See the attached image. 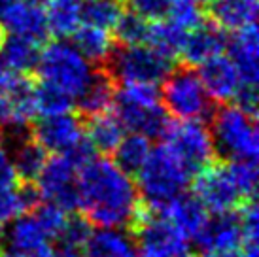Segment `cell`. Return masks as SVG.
<instances>
[{
  "label": "cell",
  "mask_w": 259,
  "mask_h": 257,
  "mask_svg": "<svg viewBox=\"0 0 259 257\" xmlns=\"http://www.w3.org/2000/svg\"><path fill=\"white\" fill-rule=\"evenodd\" d=\"M78 208L91 225L131 231L142 199L131 174L110 159L93 157L78 172Z\"/></svg>",
  "instance_id": "6da1fadb"
},
{
  "label": "cell",
  "mask_w": 259,
  "mask_h": 257,
  "mask_svg": "<svg viewBox=\"0 0 259 257\" xmlns=\"http://www.w3.org/2000/svg\"><path fill=\"white\" fill-rule=\"evenodd\" d=\"M193 195L212 214L233 212L255 199L257 161H214L193 176Z\"/></svg>",
  "instance_id": "7a4b0ae2"
},
{
  "label": "cell",
  "mask_w": 259,
  "mask_h": 257,
  "mask_svg": "<svg viewBox=\"0 0 259 257\" xmlns=\"http://www.w3.org/2000/svg\"><path fill=\"white\" fill-rule=\"evenodd\" d=\"M212 142L222 161H257L259 133L255 115L237 104H223L210 115Z\"/></svg>",
  "instance_id": "3957f363"
},
{
  "label": "cell",
  "mask_w": 259,
  "mask_h": 257,
  "mask_svg": "<svg viewBox=\"0 0 259 257\" xmlns=\"http://www.w3.org/2000/svg\"><path fill=\"white\" fill-rule=\"evenodd\" d=\"M114 114L125 131L148 138L163 136L168 127V114L161 104V95L153 83H121L115 89Z\"/></svg>",
  "instance_id": "277c9868"
},
{
  "label": "cell",
  "mask_w": 259,
  "mask_h": 257,
  "mask_svg": "<svg viewBox=\"0 0 259 257\" xmlns=\"http://www.w3.org/2000/svg\"><path fill=\"white\" fill-rule=\"evenodd\" d=\"M137 187L142 204L150 210L161 212L189 186V172L180 164L165 146L150 151V155L137 172Z\"/></svg>",
  "instance_id": "5b68a950"
},
{
  "label": "cell",
  "mask_w": 259,
  "mask_h": 257,
  "mask_svg": "<svg viewBox=\"0 0 259 257\" xmlns=\"http://www.w3.org/2000/svg\"><path fill=\"white\" fill-rule=\"evenodd\" d=\"M34 70L40 81L57 87L76 100L91 79L95 68L72 44L57 40L40 50Z\"/></svg>",
  "instance_id": "8992f818"
},
{
  "label": "cell",
  "mask_w": 259,
  "mask_h": 257,
  "mask_svg": "<svg viewBox=\"0 0 259 257\" xmlns=\"http://www.w3.org/2000/svg\"><path fill=\"white\" fill-rule=\"evenodd\" d=\"M159 95L166 114L180 121H204L210 119V115L216 110L214 100L206 93L199 74L187 64L168 72V76L163 79V89Z\"/></svg>",
  "instance_id": "52a82bcc"
},
{
  "label": "cell",
  "mask_w": 259,
  "mask_h": 257,
  "mask_svg": "<svg viewBox=\"0 0 259 257\" xmlns=\"http://www.w3.org/2000/svg\"><path fill=\"white\" fill-rule=\"evenodd\" d=\"M106 68L119 83H153L157 85L174 68V59L163 55L148 44L115 48Z\"/></svg>",
  "instance_id": "ba28073f"
},
{
  "label": "cell",
  "mask_w": 259,
  "mask_h": 257,
  "mask_svg": "<svg viewBox=\"0 0 259 257\" xmlns=\"http://www.w3.org/2000/svg\"><path fill=\"white\" fill-rule=\"evenodd\" d=\"M140 257H193L189 240L165 214L142 204L135 225L131 227Z\"/></svg>",
  "instance_id": "9c48e42d"
},
{
  "label": "cell",
  "mask_w": 259,
  "mask_h": 257,
  "mask_svg": "<svg viewBox=\"0 0 259 257\" xmlns=\"http://www.w3.org/2000/svg\"><path fill=\"white\" fill-rule=\"evenodd\" d=\"M161 138L165 140L163 146L180 161L191 178L218 159L210 128L204 125V121L178 119L168 123Z\"/></svg>",
  "instance_id": "30bf717a"
},
{
  "label": "cell",
  "mask_w": 259,
  "mask_h": 257,
  "mask_svg": "<svg viewBox=\"0 0 259 257\" xmlns=\"http://www.w3.org/2000/svg\"><path fill=\"white\" fill-rule=\"evenodd\" d=\"M78 172L79 168L72 159L65 153H57L44 163L34 186L46 202L74 212L78 210Z\"/></svg>",
  "instance_id": "8fae6325"
},
{
  "label": "cell",
  "mask_w": 259,
  "mask_h": 257,
  "mask_svg": "<svg viewBox=\"0 0 259 257\" xmlns=\"http://www.w3.org/2000/svg\"><path fill=\"white\" fill-rule=\"evenodd\" d=\"M30 136L50 153H66L85 138V123L72 112L42 115L30 128Z\"/></svg>",
  "instance_id": "7c38bea8"
},
{
  "label": "cell",
  "mask_w": 259,
  "mask_h": 257,
  "mask_svg": "<svg viewBox=\"0 0 259 257\" xmlns=\"http://www.w3.org/2000/svg\"><path fill=\"white\" fill-rule=\"evenodd\" d=\"M193 240L204 251V255L238 250L242 246V225L238 210L208 216Z\"/></svg>",
  "instance_id": "4fadbf2b"
},
{
  "label": "cell",
  "mask_w": 259,
  "mask_h": 257,
  "mask_svg": "<svg viewBox=\"0 0 259 257\" xmlns=\"http://www.w3.org/2000/svg\"><path fill=\"white\" fill-rule=\"evenodd\" d=\"M0 27L6 34L21 36L36 44L48 40V25L44 8L27 0H14L0 15Z\"/></svg>",
  "instance_id": "5bb4252c"
},
{
  "label": "cell",
  "mask_w": 259,
  "mask_h": 257,
  "mask_svg": "<svg viewBox=\"0 0 259 257\" xmlns=\"http://www.w3.org/2000/svg\"><path fill=\"white\" fill-rule=\"evenodd\" d=\"M227 57L238 74L240 85L257 87L259 79V36L257 27H246L233 32L227 40Z\"/></svg>",
  "instance_id": "9a60e30c"
},
{
  "label": "cell",
  "mask_w": 259,
  "mask_h": 257,
  "mask_svg": "<svg viewBox=\"0 0 259 257\" xmlns=\"http://www.w3.org/2000/svg\"><path fill=\"white\" fill-rule=\"evenodd\" d=\"M227 46V36L212 21H202L201 25L187 30L186 42L180 51V57L187 66H201L208 59L222 55Z\"/></svg>",
  "instance_id": "2e32d148"
},
{
  "label": "cell",
  "mask_w": 259,
  "mask_h": 257,
  "mask_svg": "<svg viewBox=\"0 0 259 257\" xmlns=\"http://www.w3.org/2000/svg\"><path fill=\"white\" fill-rule=\"evenodd\" d=\"M6 240L8 250L12 251L53 257V246L50 244V236L40 227L32 212H25L12 220V225L6 233Z\"/></svg>",
  "instance_id": "e0dca14e"
},
{
  "label": "cell",
  "mask_w": 259,
  "mask_h": 257,
  "mask_svg": "<svg viewBox=\"0 0 259 257\" xmlns=\"http://www.w3.org/2000/svg\"><path fill=\"white\" fill-rule=\"evenodd\" d=\"M199 68L201 70L197 74H199L206 93L210 95V99L220 100V102H229L235 99L238 87H240V79H238V74L229 57H225L223 53L216 55V57L208 59L206 63H202Z\"/></svg>",
  "instance_id": "ac0fdd59"
},
{
  "label": "cell",
  "mask_w": 259,
  "mask_h": 257,
  "mask_svg": "<svg viewBox=\"0 0 259 257\" xmlns=\"http://www.w3.org/2000/svg\"><path fill=\"white\" fill-rule=\"evenodd\" d=\"M85 257H140L137 240L131 231L115 227H99L83 244Z\"/></svg>",
  "instance_id": "d6986e66"
},
{
  "label": "cell",
  "mask_w": 259,
  "mask_h": 257,
  "mask_svg": "<svg viewBox=\"0 0 259 257\" xmlns=\"http://www.w3.org/2000/svg\"><path fill=\"white\" fill-rule=\"evenodd\" d=\"M115 89H117V81L110 74L108 68L97 66L91 74V79L83 87V91L74 100L78 104L79 114L83 117H91V115L108 112L114 104Z\"/></svg>",
  "instance_id": "ffe728a7"
},
{
  "label": "cell",
  "mask_w": 259,
  "mask_h": 257,
  "mask_svg": "<svg viewBox=\"0 0 259 257\" xmlns=\"http://www.w3.org/2000/svg\"><path fill=\"white\" fill-rule=\"evenodd\" d=\"M259 0H208L206 14L214 25L222 30L237 32L255 25Z\"/></svg>",
  "instance_id": "44dd1931"
},
{
  "label": "cell",
  "mask_w": 259,
  "mask_h": 257,
  "mask_svg": "<svg viewBox=\"0 0 259 257\" xmlns=\"http://www.w3.org/2000/svg\"><path fill=\"white\" fill-rule=\"evenodd\" d=\"M161 214L166 216V220L186 236L187 240H193L195 235L201 231L208 218V210L202 206V202L193 193H180L176 199H172L166 204Z\"/></svg>",
  "instance_id": "7402d4cb"
},
{
  "label": "cell",
  "mask_w": 259,
  "mask_h": 257,
  "mask_svg": "<svg viewBox=\"0 0 259 257\" xmlns=\"http://www.w3.org/2000/svg\"><path fill=\"white\" fill-rule=\"evenodd\" d=\"M72 46L89 61L97 66H106L110 55L115 50V38L112 30L99 29L93 25L81 23L78 29L72 32Z\"/></svg>",
  "instance_id": "603a6c76"
},
{
  "label": "cell",
  "mask_w": 259,
  "mask_h": 257,
  "mask_svg": "<svg viewBox=\"0 0 259 257\" xmlns=\"http://www.w3.org/2000/svg\"><path fill=\"white\" fill-rule=\"evenodd\" d=\"M14 170L21 182H34L42 170L44 163L48 161V151L32 138V136H19L14 144L12 151H8Z\"/></svg>",
  "instance_id": "cb8c5ba5"
},
{
  "label": "cell",
  "mask_w": 259,
  "mask_h": 257,
  "mask_svg": "<svg viewBox=\"0 0 259 257\" xmlns=\"http://www.w3.org/2000/svg\"><path fill=\"white\" fill-rule=\"evenodd\" d=\"M125 136V127L117 119L114 112H102V114L87 117L85 123V138L87 142L99 153H112L115 146Z\"/></svg>",
  "instance_id": "d4e9b609"
},
{
  "label": "cell",
  "mask_w": 259,
  "mask_h": 257,
  "mask_svg": "<svg viewBox=\"0 0 259 257\" xmlns=\"http://www.w3.org/2000/svg\"><path fill=\"white\" fill-rule=\"evenodd\" d=\"M44 15L51 36L70 38L81 25V0H46Z\"/></svg>",
  "instance_id": "484cf974"
},
{
  "label": "cell",
  "mask_w": 259,
  "mask_h": 257,
  "mask_svg": "<svg viewBox=\"0 0 259 257\" xmlns=\"http://www.w3.org/2000/svg\"><path fill=\"white\" fill-rule=\"evenodd\" d=\"M40 44L21 38V36L6 34L0 44V64L8 70L19 72V74H30L36 68Z\"/></svg>",
  "instance_id": "4316f807"
},
{
  "label": "cell",
  "mask_w": 259,
  "mask_h": 257,
  "mask_svg": "<svg viewBox=\"0 0 259 257\" xmlns=\"http://www.w3.org/2000/svg\"><path fill=\"white\" fill-rule=\"evenodd\" d=\"M187 30L178 27L176 23L170 19H159V21H150L148 25V34H146V42L151 46L153 50L161 51L163 55L170 59L180 57V51L186 42Z\"/></svg>",
  "instance_id": "83f0119b"
},
{
  "label": "cell",
  "mask_w": 259,
  "mask_h": 257,
  "mask_svg": "<svg viewBox=\"0 0 259 257\" xmlns=\"http://www.w3.org/2000/svg\"><path fill=\"white\" fill-rule=\"evenodd\" d=\"M151 146H150V138L144 135H138V133H133L129 136H123L119 144L115 146L114 153L115 161L114 163L125 170L127 174H135L142 168V164L146 163V159L150 155Z\"/></svg>",
  "instance_id": "f1b7e54d"
},
{
  "label": "cell",
  "mask_w": 259,
  "mask_h": 257,
  "mask_svg": "<svg viewBox=\"0 0 259 257\" xmlns=\"http://www.w3.org/2000/svg\"><path fill=\"white\" fill-rule=\"evenodd\" d=\"M123 14V0H87L81 4V23L112 30Z\"/></svg>",
  "instance_id": "f546056e"
},
{
  "label": "cell",
  "mask_w": 259,
  "mask_h": 257,
  "mask_svg": "<svg viewBox=\"0 0 259 257\" xmlns=\"http://www.w3.org/2000/svg\"><path fill=\"white\" fill-rule=\"evenodd\" d=\"M34 100H36V112L42 115L72 112V97H68L50 83H44L40 79H36V85H34Z\"/></svg>",
  "instance_id": "4dcf8cb0"
},
{
  "label": "cell",
  "mask_w": 259,
  "mask_h": 257,
  "mask_svg": "<svg viewBox=\"0 0 259 257\" xmlns=\"http://www.w3.org/2000/svg\"><path fill=\"white\" fill-rule=\"evenodd\" d=\"M148 25L150 21L142 19L140 15L133 14V12H125L119 15L117 23L112 29L115 42L121 44V46H133V44H144L146 34H148Z\"/></svg>",
  "instance_id": "1f68e13d"
},
{
  "label": "cell",
  "mask_w": 259,
  "mask_h": 257,
  "mask_svg": "<svg viewBox=\"0 0 259 257\" xmlns=\"http://www.w3.org/2000/svg\"><path fill=\"white\" fill-rule=\"evenodd\" d=\"M32 214L38 220L40 227L46 231V235L50 236V240H59V236H61L66 222H68L70 212H66L61 206L53 204V202H44V204L40 202L32 210Z\"/></svg>",
  "instance_id": "d6a6232c"
},
{
  "label": "cell",
  "mask_w": 259,
  "mask_h": 257,
  "mask_svg": "<svg viewBox=\"0 0 259 257\" xmlns=\"http://www.w3.org/2000/svg\"><path fill=\"white\" fill-rule=\"evenodd\" d=\"M166 19H170L182 29L191 30L204 21L201 2L199 0H170Z\"/></svg>",
  "instance_id": "836d02e7"
},
{
  "label": "cell",
  "mask_w": 259,
  "mask_h": 257,
  "mask_svg": "<svg viewBox=\"0 0 259 257\" xmlns=\"http://www.w3.org/2000/svg\"><path fill=\"white\" fill-rule=\"evenodd\" d=\"M91 233H93V227L83 216H68V222L59 236V242L61 246H72V248L83 250V244L87 242Z\"/></svg>",
  "instance_id": "e575fe53"
},
{
  "label": "cell",
  "mask_w": 259,
  "mask_h": 257,
  "mask_svg": "<svg viewBox=\"0 0 259 257\" xmlns=\"http://www.w3.org/2000/svg\"><path fill=\"white\" fill-rule=\"evenodd\" d=\"M133 14L140 15L146 21H159L165 19L168 14L170 0H123Z\"/></svg>",
  "instance_id": "d590c367"
},
{
  "label": "cell",
  "mask_w": 259,
  "mask_h": 257,
  "mask_svg": "<svg viewBox=\"0 0 259 257\" xmlns=\"http://www.w3.org/2000/svg\"><path fill=\"white\" fill-rule=\"evenodd\" d=\"M53 257H85L81 248H72V246H61L59 250H53Z\"/></svg>",
  "instance_id": "8d00e7d4"
},
{
  "label": "cell",
  "mask_w": 259,
  "mask_h": 257,
  "mask_svg": "<svg viewBox=\"0 0 259 257\" xmlns=\"http://www.w3.org/2000/svg\"><path fill=\"white\" fill-rule=\"evenodd\" d=\"M2 240H4V227H2V223H0V248H2Z\"/></svg>",
  "instance_id": "74e56055"
},
{
  "label": "cell",
  "mask_w": 259,
  "mask_h": 257,
  "mask_svg": "<svg viewBox=\"0 0 259 257\" xmlns=\"http://www.w3.org/2000/svg\"><path fill=\"white\" fill-rule=\"evenodd\" d=\"M4 36H6V32H4V29L0 27V44H2V40H4Z\"/></svg>",
  "instance_id": "f35d334b"
},
{
  "label": "cell",
  "mask_w": 259,
  "mask_h": 257,
  "mask_svg": "<svg viewBox=\"0 0 259 257\" xmlns=\"http://www.w3.org/2000/svg\"><path fill=\"white\" fill-rule=\"evenodd\" d=\"M199 2H201V4H206V2H208V0H199Z\"/></svg>",
  "instance_id": "ab89813d"
},
{
  "label": "cell",
  "mask_w": 259,
  "mask_h": 257,
  "mask_svg": "<svg viewBox=\"0 0 259 257\" xmlns=\"http://www.w3.org/2000/svg\"><path fill=\"white\" fill-rule=\"evenodd\" d=\"M0 142H2V131H0Z\"/></svg>",
  "instance_id": "60d3db41"
}]
</instances>
